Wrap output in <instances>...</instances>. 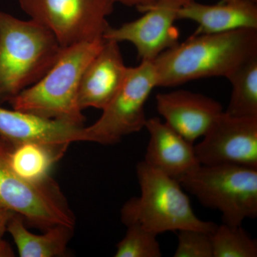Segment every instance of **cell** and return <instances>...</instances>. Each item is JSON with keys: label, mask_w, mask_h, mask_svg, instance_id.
Returning <instances> with one entry per match:
<instances>
[{"label": "cell", "mask_w": 257, "mask_h": 257, "mask_svg": "<svg viewBox=\"0 0 257 257\" xmlns=\"http://www.w3.org/2000/svg\"><path fill=\"white\" fill-rule=\"evenodd\" d=\"M67 148L35 143L11 145L10 164L21 178L31 183H43L52 179L54 166Z\"/></svg>", "instance_id": "obj_17"}, {"label": "cell", "mask_w": 257, "mask_h": 257, "mask_svg": "<svg viewBox=\"0 0 257 257\" xmlns=\"http://www.w3.org/2000/svg\"><path fill=\"white\" fill-rule=\"evenodd\" d=\"M150 135L144 162L172 178H179L200 165L193 143L158 117L147 119Z\"/></svg>", "instance_id": "obj_14"}, {"label": "cell", "mask_w": 257, "mask_h": 257, "mask_svg": "<svg viewBox=\"0 0 257 257\" xmlns=\"http://www.w3.org/2000/svg\"><path fill=\"white\" fill-rule=\"evenodd\" d=\"M104 42L64 47L47 73L10 101L13 109L84 126L85 116L78 102L79 84L84 69Z\"/></svg>", "instance_id": "obj_3"}, {"label": "cell", "mask_w": 257, "mask_h": 257, "mask_svg": "<svg viewBox=\"0 0 257 257\" xmlns=\"http://www.w3.org/2000/svg\"><path fill=\"white\" fill-rule=\"evenodd\" d=\"M191 0H156L138 20L119 28L109 27L104 40L128 42L138 51L141 61H154L162 52L179 43L175 27L179 10Z\"/></svg>", "instance_id": "obj_9"}, {"label": "cell", "mask_w": 257, "mask_h": 257, "mask_svg": "<svg viewBox=\"0 0 257 257\" xmlns=\"http://www.w3.org/2000/svg\"><path fill=\"white\" fill-rule=\"evenodd\" d=\"M157 87V75L152 61H141L128 67L121 87L102 109L99 119L84 127L86 142L111 145L123 138L145 128V105L153 89Z\"/></svg>", "instance_id": "obj_8"}, {"label": "cell", "mask_w": 257, "mask_h": 257, "mask_svg": "<svg viewBox=\"0 0 257 257\" xmlns=\"http://www.w3.org/2000/svg\"><path fill=\"white\" fill-rule=\"evenodd\" d=\"M0 137L13 145L35 143L69 147L72 143L86 142L84 126L1 106Z\"/></svg>", "instance_id": "obj_12"}, {"label": "cell", "mask_w": 257, "mask_h": 257, "mask_svg": "<svg viewBox=\"0 0 257 257\" xmlns=\"http://www.w3.org/2000/svg\"><path fill=\"white\" fill-rule=\"evenodd\" d=\"M62 49L42 25L0 10V105L42 79Z\"/></svg>", "instance_id": "obj_2"}, {"label": "cell", "mask_w": 257, "mask_h": 257, "mask_svg": "<svg viewBox=\"0 0 257 257\" xmlns=\"http://www.w3.org/2000/svg\"><path fill=\"white\" fill-rule=\"evenodd\" d=\"M136 172L141 194L121 208L125 226L138 224L157 235L183 229L214 233L218 225L197 217L178 181L144 161L139 162Z\"/></svg>", "instance_id": "obj_4"}, {"label": "cell", "mask_w": 257, "mask_h": 257, "mask_svg": "<svg viewBox=\"0 0 257 257\" xmlns=\"http://www.w3.org/2000/svg\"><path fill=\"white\" fill-rule=\"evenodd\" d=\"M178 20L195 22L199 27L194 35L257 30L256 0H230L214 5L191 0L179 10Z\"/></svg>", "instance_id": "obj_15"}, {"label": "cell", "mask_w": 257, "mask_h": 257, "mask_svg": "<svg viewBox=\"0 0 257 257\" xmlns=\"http://www.w3.org/2000/svg\"><path fill=\"white\" fill-rule=\"evenodd\" d=\"M14 252L9 243L3 239L0 240V256H14Z\"/></svg>", "instance_id": "obj_24"}, {"label": "cell", "mask_w": 257, "mask_h": 257, "mask_svg": "<svg viewBox=\"0 0 257 257\" xmlns=\"http://www.w3.org/2000/svg\"><path fill=\"white\" fill-rule=\"evenodd\" d=\"M156 104L166 124L193 144L209 131L224 111L215 99L184 89L157 94Z\"/></svg>", "instance_id": "obj_11"}, {"label": "cell", "mask_w": 257, "mask_h": 257, "mask_svg": "<svg viewBox=\"0 0 257 257\" xmlns=\"http://www.w3.org/2000/svg\"><path fill=\"white\" fill-rule=\"evenodd\" d=\"M25 219L14 213L8 222L7 231L14 240L21 257H61L66 256L67 246L74 228L56 226L35 234L29 231Z\"/></svg>", "instance_id": "obj_16"}, {"label": "cell", "mask_w": 257, "mask_h": 257, "mask_svg": "<svg viewBox=\"0 0 257 257\" xmlns=\"http://www.w3.org/2000/svg\"><path fill=\"white\" fill-rule=\"evenodd\" d=\"M30 20L46 28L62 48L104 40L112 0H19Z\"/></svg>", "instance_id": "obj_7"}, {"label": "cell", "mask_w": 257, "mask_h": 257, "mask_svg": "<svg viewBox=\"0 0 257 257\" xmlns=\"http://www.w3.org/2000/svg\"><path fill=\"white\" fill-rule=\"evenodd\" d=\"M202 138L194 146L200 165L257 169V117H236L224 111Z\"/></svg>", "instance_id": "obj_10"}, {"label": "cell", "mask_w": 257, "mask_h": 257, "mask_svg": "<svg viewBox=\"0 0 257 257\" xmlns=\"http://www.w3.org/2000/svg\"><path fill=\"white\" fill-rule=\"evenodd\" d=\"M126 234L116 245L115 257H161L157 235L138 224H128Z\"/></svg>", "instance_id": "obj_20"}, {"label": "cell", "mask_w": 257, "mask_h": 257, "mask_svg": "<svg viewBox=\"0 0 257 257\" xmlns=\"http://www.w3.org/2000/svg\"><path fill=\"white\" fill-rule=\"evenodd\" d=\"M257 57V30L194 35L162 52L153 62L157 87L180 85L208 77L227 79Z\"/></svg>", "instance_id": "obj_1"}, {"label": "cell", "mask_w": 257, "mask_h": 257, "mask_svg": "<svg viewBox=\"0 0 257 257\" xmlns=\"http://www.w3.org/2000/svg\"><path fill=\"white\" fill-rule=\"evenodd\" d=\"M227 79L232 89L225 113L236 117H257V57L242 64Z\"/></svg>", "instance_id": "obj_18"}, {"label": "cell", "mask_w": 257, "mask_h": 257, "mask_svg": "<svg viewBox=\"0 0 257 257\" xmlns=\"http://www.w3.org/2000/svg\"><path fill=\"white\" fill-rule=\"evenodd\" d=\"M223 2H225V1H230V0H222Z\"/></svg>", "instance_id": "obj_25"}, {"label": "cell", "mask_w": 257, "mask_h": 257, "mask_svg": "<svg viewBox=\"0 0 257 257\" xmlns=\"http://www.w3.org/2000/svg\"><path fill=\"white\" fill-rule=\"evenodd\" d=\"M177 181L203 206L221 212L224 224L239 226L256 217L257 169L201 165Z\"/></svg>", "instance_id": "obj_5"}, {"label": "cell", "mask_w": 257, "mask_h": 257, "mask_svg": "<svg viewBox=\"0 0 257 257\" xmlns=\"http://www.w3.org/2000/svg\"><path fill=\"white\" fill-rule=\"evenodd\" d=\"M14 213L0 205V240L3 239V236L7 231L8 222Z\"/></svg>", "instance_id": "obj_23"}, {"label": "cell", "mask_w": 257, "mask_h": 257, "mask_svg": "<svg viewBox=\"0 0 257 257\" xmlns=\"http://www.w3.org/2000/svg\"><path fill=\"white\" fill-rule=\"evenodd\" d=\"M10 151L11 145L0 137V205L43 231L56 226L74 228L75 216L58 184L52 178L43 183L21 178L10 164Z\"/></svg>", "instance_id": "obj_6"}, {"label": "cell", "mask_w": 257, "mask_h": 257, "mask_svg": "<svg viewBox=\"0 0 257 257\" xmlns=\"http://www.w3.org/2000/svg\"><path fill=\"white\" fill-rule=\"evenodd\" d=\"M175 257H213L211 234L196 229L178 231Z\"/></svg>", "instance_id": "obj_21"}, {"label": "cell", "mask_w": 257, "mask_h": 257, "mask_svg": "<svg viewBox=\"0 0 257 257\" xmlns=\"http://www.w3.org/2000/svg\"><path fill=\"white\" fill-rule=\"evenodd\" d=\"M213 257H256L257 241L241 226H217L211 234Z\"/></svg>", "instance_id": "obj_19"}, {"label": "cell", "mask_w": 257, "mask_h": 257, "mask_svg": "<svg viewBox=\"0 0 257 257\" xmlns=\"http://www.w3.org/2000/svg\"><path fill=\"white\" fill-rule=\"evenodd\" d=\"M127 68L119 43L105 40L83 72L78 92L82 110L90 107L102 110L105 108L121 87Z\"/></svg>", "instance_id": "obj_13"}, {"label": "cell", "mask_w": 257, "mask_h": 257, "mask_svg": "<svg viewBox=\"0 0 257 257\" xmlns=\"http://www.w3.org/2000/svg\"><path fill=\"white\" fill-rule=\"evenodd\" d=\"M114 3H120L128 7L136 8L140 13H144L148 7L153 4L156 0H112Z\"/></svg>", "instance_id": "obj_22"}]
</instances>
